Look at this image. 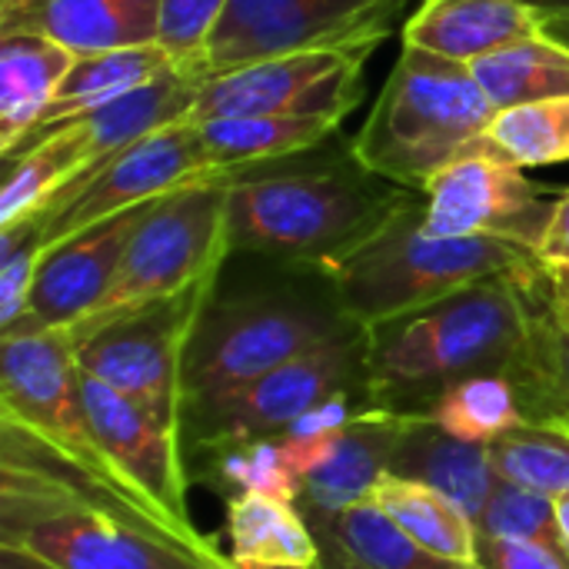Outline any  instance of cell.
I'll return each instance as SVG.
<instances>
[{"instance_id": "obj_1", "label": "cell", "mask_w": 569, "mask_h": 569, "mask_svg": "<svg viewBox=\"0 0 569 569\" xmlns=\"http://www.w3.org/2000/svg\"><path fill=\"white\" fill-rule=\"evenodd\" d=\"M537 270L540 260L370 330L367 393L373 403L400 410V403H430L470 373H510L533 330Z\"/></svg>"}, {"instance_id": "obj_2", "label": "cell", "mask_w": 569, "mask_h": 569, "mask_svg": "<svg viewBox=\"0 0 569 569\" xmlns=\"http://www.w3.org/2000/svg\"><path fill=\"white\" fill-rule=\"evenodd\" d=\"M377 180L357 160L277 173H230L227 253H253L323 277L417 193L397 183L377 187Z\"/></svg>"}, {"instance_id": "obj_3", "label": "cell", "mask_w": 569, "mask_h": 569, "mask_svg": "<svg viewBox=\"0 0 569 569\" xmlns=\"http://www.w3.org/2000/svg\"><path fill=\"white\" fill-rule=\"evenodd\" d=\"M537 257L493 237H433L423 193H410L397 213L350 257L327 270L330 293L347 320L363 330L397 323L483 280L530 270Z\"/></svg>"}, {"instance_id": "obj_4", "label": "cell", "mask_w": 569, "mask_h": 569, "mask_svg": "<svg viewBox=\"0 0 569 569\" xmlns=\"http://www.w3.org/2000/svg\"><path fill=\"white\" fill-rule=\"evenodd\" d=\"M493 117L497 107L470 67L403 47L350 157L373 177L423 193L443 167L473 153H500L490 140Z\"/></svg>"}, {"instance_id": "obj_5", "label": "cell", "mask_w": 569, "mask_h": 569, "mask_svg": "<svg viewBox=\"0 0 569 569\" xmlns=\"http://www.w3.org/2000/svg\"><path fill=\"white\" fill-rule=\"evenodd\" d=\"M350 323L337 300L320 303L293 290L217 297L213 287L183 353V420L240 393Z\"/></svg>"}, {"instance_id": "obj_6", "label": "cell", "mask_w": 569, "mask_h": 569, "mask_svg": "<svg viewBox=\"0 0 569 569\" xmlns=\"http://www.w3.org/2000/svg\"><path fill=\"white\" fill-rule=\"evenodd\" d=\"M227 190L230 173H220L157 197L137 223L110 290L90 317L67 330L70 340H80L123 313L170 300L217 277L230 257Z\"/></svg>"}, {"instance_id": "obj_7", "label": "cell", "mask_w": 569, "mask_h": 569, "mask_svg": "<svg viewBox=\"0 0 569 569\" xmlns=\"http://www.w3.org/2000/svg\"><path fill=\"white\" fill-rule=\"evenodd\" d=\"M0 417L20 423L37 440H43L50 450H57L60 457L77 463L83 473H90L97 483H103L117 497H123V500L137 503L140 510H147L150 517H157L183 547H190L157 513V507L120 473L113 457L103 450V443L87 417V407H83L77 350H73V340L67 330L23 327V330H7L0 337ZM197 557H203V553H197ZM207 563L217 569H240L237 563L233 567H220L213 560H207Z\"/></svg>"}, {"instance_id": "obj_8", "label": "cell", "mask_w": 569, "mask_h": 569, "mask_svg": "<svg viewBox=\"0 0 569 569\" xmlns=\"http://www.w3.org/2000/svg\"><path fill=\"white\" fill-rule=\"evenodd\" d=\"M217 277L170 300L123 313L73 340L77 367L120 390L157 423L183 437V353Z\"/></svg>"}, {"instance_id": "obj_9", "label": "cell", "mask_w": 569, "mask_h": 569, "mask_svg": "<svg viewBox=\"0 0 569 569\" xmlns=\"http://www.w3.org/2000/svg\"><path fill=\"white\" fill-rule=\"evenodd\" d=\"M410 0H230L200 77H213L263 57L300 50L373 53L400 23Z\"/></svg>"}, {"instance_id": "obj_10", "label": "cell", "mask_w": 569, "mask_h": 569, "mask_svg": "<svg viewBox=\"0 0 569 569\" xmlns=\"http://www.w3.org/2000/svg\"><path fill=\"white\" fill-rule=\"evenodd\" d=\"M370 330L350 323L323 343L273 367L240 393L197 410L183 420L197 427V437L210 450H227L247 440H277L293 420L323 403L333 393L367 380Z\"/></svg>"}, {"instance_id": "obj_11", "label": "cell", "mask_w": 569, "mask_h": 569, "mask_svg": "<svg viewBox=\"0 0 569 569\" xmlns=\"http://www.w3.org/2000/svg\"><path fill=\"white\" fill-rule=\"evenodd\" d=\"M203 177H220L210 170L197 123L180 120L173 127H163L113 160H107L100 170L63 183L37 213H30L40 227V243L50 250L53 243L110 220L123 210L153 203L157 197L180 190L193 180Z\"/></svg>"}, {"instance_id": "obj_12", "label": "cell", "mask_w": 569, "mask_h": 569, "mask_svg": "<svg viewBox=\"0 0 569 569\" xmlns=\"http://www.w3.org/2000/svg\"><path fill=\"white\" fill-rule=\"evenodd\" d=\"M367 60L357 50H300L263 57L203 80L190 123L213 117H330L347 120L367 93Z\"/></svg>"}, {"instance_id": "obj_13", "label": "cell", "mask_w": 569, "mask_h": 569, "mask_svg": "<svg viewBox=\"0 0 569 569\" xmlns=\"http://www.w3.org/2000/svg\"><path fill=\"white\" fill-rule=\"evenodd\" d=\"M563 190L537 183L500 153H473L443 167L423 187L433 237H493L530 250L543 247Z\"/></svg>"}, {"instance_id": "obj_14", "label": "cell", "mask_w": 569, "mask_h": 569, "mask_svg": "<svg viewBox=\"0 0 569 569\" xmlns=\"http://www.w3.org/2000/svg\"><path fill=\"white\" fill-rule=\"evenodd\" d=\"M80 393L87 417L103 443V450L113 457L120 473L157 507V513L207 560L220 567H233L230 557H223L210 537H203L187 507V467H183V437L157 423L140 403L123 397L120 390L107 387L103 380L80 370Z\"/></svg>"}, {"instance_id": "obj_15", "label": "cell", "mask_w": 569, "mask_h": 569, "mask_svg": "<svg viewBox=\"0 0 569 569\" xmlns=\"http://www.w3.org/2000/svg\"><path fill=\"white\" fill-rule=\"evenodd\" d=\"M0 550H13L43 569H217L170 537L90 507L3 533Z\"/></svg>"}, {"instance_id": "obj_16", "label": "cell", "mask_w": 569, "mask_h": 569, "mask_svg": "<svg viewBox=\"0 0 569 569\" xmlns=\"http://www.w3.org/2000/svg\"><path fill=\"white\" fill-rule=\"evenodd\" d=\"M147 207L150 203L123 210V213L100 220V223L53 243L50 250H43L37 280L30 290L27 317L13 330H23V327L70 330L83 317H90L97 310V303L103 300V293L110 290V283L120 270L123 250H127L137 223L143 220Z\"/></svg>"}, {"instance_id": "obj_17", "label": "cell", "mask_w": 569, "mask_h": 569, "mask_svg": "<svg viewBox=\"0 0 569 569\" xmlns=\"http://www.w3.org/2000/svg\"><path fill=\"white\" fill-rule=\"evenodd\" d=\"M160 0H0V33H43L70 53L157 43Z\"/></svg>"}, {"instance_id": "obj_18", "label": "cell", "mask_w": 569, "mask_h": 569, "mask_svg": "<svg viewBox=\"0 0 569 569\" xmlns=\"http://www.w3.org/2000/svg\"><path fill=\"white\" fill-rule=\"evenodd\" d=\"M537 30L540 17L530 0H420L403 23V47L473 67Z\"/></svg>"}, {"instance_id": "obj_19", "label": "cell", "mask_w": 569, "mask_h": 569, "mask_svg": "<svg viewBox=\"0 0 569 569\" xmlns=\"http://www.w3.org/2000/svg\"><path fill=\"white\" fill-rule=\"evenodd\" d=\"M403 410H390L373 403L357 423H350L330 457L303 480L300 510L307 520L330 517L370 500L373 487L390 473L393 450L400 440Z\"/></svg>"}, {"instance_id": "obj_20", "label": "cell", "mask_w": 569, "mask_h": 569, "mask_svg": "<svg viewBox=\"0 0 569 569\" xmlns=\"http://www.w3.org/2000/svg\"><path fill=\"white\" fill-rule=\"evenodd\" d=\"M390 473L447 493L473 520L483 513L487 500L493 497L500 483L490 447L450 437L430 420L427 410L400 417V440L393 450Z\"/></svg>"}, {"instance_id": "obj_21", "label": "cell", "mask_w": 569, "mask_h": 569, "mask_svg": "<svg viewBox=\"0 0 569 569\" xmlns=\"http://www.w3.org/2000/svg\"><path fill=\"white\" fill-rule=\"evenodd\" d=\"M200 87H203V77L180 70V67H170L160 77H153L150 83L123 93L120 100L70 120L87 137V167L73 180L100 170L107 160H113L117 153H123L137 140H143L163 127H173L180 120H190V110L200 97Z\"/></svg>"}, {"instance_id": "obj_22", "label": "cell", "mask_w": 569, "mask_h": 569, "mask_svg": "<svg viewBox=\"0 0 569 569\" xmlns=\"http://www.w3.org/2000/svg\"><path fill=\"white\" fill-rule=\"evenodd\" d=\"M320 543V569H487L420 547L373 500L310 520Z\"/></svg>"}, {"instance_id": "obj_23", "label": "cell", "mask_w": 569, "mask_h": 569, "mask_svg": "<svg viewBox=\"0 0 569 569\" xmlns=\"http://www.w3.org/2000/svg\"><path fill=\"white\" fill-rule=\"evenodd\" d=\"M73 60L77 53L43 33H0V157L30 137Z\"/></svg>"}, {"instance_id": "obj_24", "label": "cell", "mask_w": 569, "mask_h": 569, "mask_svg": "<svg viewBox=\"0 0 569 569\" xmlns=\"http://www.w3.org/2000/svg\"><path fill=\"white\" fill-rule=\"evenodd\" d=\"M230 560L240 569H320V543L297 503L233 493L227 497Z\"/></svg>"}, {"instance_id": "obj_25", "label": "cell", "mask_w": 569, "mask_h": 569, "mask_svg": "<svg viewBox=\"0 0 569 569\" xmlns=\"http://www.w3.org/2000/svg\"><path fill=\"white\" fill-rule=\"evenodd\" d=\"M340 130V120L330 117H213L197 123L203 157L213 173H240L263 160H283L303 150L320 147Z\"/></svg>"}, {"instance_id": "obj_26", "label": "cell", "mask_w": 569, "mask_h": 569, "mask_svg": "<svg viewBox=\"0 0 569 569\" xmlns=\"http://www.w3.org/2000/svg\"><path fill=\"white\" fill-rule=\"evenodd\" d=\"M170 67L173 63L167 60V53L157 43L80 53L27 140H37V137H43V133H50V130L90 113V110H97V107H107V103L120 100L123 93L150 83L153 77H160Z\"/></svg>"}, {"instance_id": "obj_27", "label": "cell", "mask_w": 569, "mask_h": 569, "mask_svg": "<svg viewBox=\"0 0 569 569\" xmlns=\"http://www.w3.org/2000/svg\"><path fill=\"white\" fill-rule=\"evenodd\" d=\"M370 500L420 547H427L440 557L460 560V563H480L477 520L447 493H440L427 483L387 473L373 487Z\"/></svg>"}, {"instance_id": "obj_28", "label": "cell", "mask_w": 569, "mask_h": 569, "mask_svg": "<svg viewBox=\"0 0 569 569\" xmlns=\"http://www.w3.org/2000/svg\"><path fill=\"white\" fill-rule=\"evenodd\" d=\"M87 167V137L77 123H63L3 157L0 230L37 213L63 183Z\"/></svg>"}, {"instance_id": "obj_29", "label": "cell", "mask_w": 569, "mask_h": 569, "mask_svg": "<svg viewBox=\"0 0 569 569\" xmlns=\"http://www.w3.org/2000/svg\"><path fill=\"white\" fill-rule=\"evenodd\" d=\"M430 420L457 440L493 447L530 420L520 383L503 370L453 380L427 403Z\"/></svg>"}, {"instance_id": "obj_30", "label": "cell", "mask_w": 569, "mask_h": 569, "mask_svg": "<svg viewBox=\"0 0 569 569\" xmlns=\"http://www.w3.org/2000/svg\"><path fill=\"white\" fill-rule=\"evenodd\" d=\"M470 70L497 110L569 97V47L543 30L477 60Z\"/></svg>"}, {"instance_id": "obj_31", "label": "cell", "mask_w": 569, "mask_h": 569, "mask_svg": "<svg viewBox=\"0 0 569 569\" xmlns=\"http://www.w3.org/2000/svg\"><path fill=\"white\" fill-rule=\"evenodd\" d=\"M500 480L530 487L553 500L569 497V417L537 413L490 447Z\"/></svg>"}, {"instance_id": "obj_32", "label": "cell", "mask_w": 569, "mask_h": 569, "mask_svg": "<svg viewBox=\"0 0 569 569\" xmlns=\"http://www.w3.org/2000/svg\"><path fill=\"white\" fill-rule=\"evenodd\" d=\"M530 403L537 400L540 413L569 417V317L560 313L543 287V263L533 280V330L523 357L510 370Z\"/></svg>"}, {"instance_id": "obj_33", "label": "cell", "mask_w": 569, "mask_h": 569, "mask_svg": "<svg viewBox=\"0 0 569 569\" xmlns=\"http://www.w3.org/2000/svg\"><path fill=\"white\" fill-rule=\"evenodd\" d=\"M490 140L523 170L569 163V97L497 110Z\"/></svg>"}, {"instance_id": "obj_34", "label": "cell", "mask_w": 569, "mask_h": 569, "mask_svg": "<svg viewBox=\"0 0 569 569\" xmlns=\"http://www.w3.org/2000/svg\"><path fill=\"white\" fill-rule=\"evenodd\" d=\"M477 530L480 537L490 540H537V543L567 547L557 520V500L510 480L497 483L493 497L477 517Z\"/></svg>"}, {"instance_id": "obj_35", "label": "cell", "mask_w": 569, "mask_h": 569, "mask_svg": "<svg viewBox=\"0 0 569 569\" xmlns=\"http://www.w3.org/2000/svg\"><path fill=\"white\" fill-rule=\"evenodd\" d=\"M217 473L223 487L233 493H260V497H277L287 503H300L303 483L287 463L280 440H247L227 450H217Z\"/></svg>"}, {"instance_id": "obj_36", "label": "cell", "mask_w": 569, "mask_h": 569, "mask_svg": "<svg viewBox=\"0 0 569 569\" xmlns=\"http://www.w3.org/2000/svg\"><path fill=\"white\" fill-rule=\"evenodd\" d=\"M230 0H160L157 13V47L180 70L200 77V60L220 27Z\"/></svg>"}, {"instance_id": "obj_37", "label": "cell", "mask_w": 569, "mask_h": 569, "mask_svg": "<svg viewBox=\"0 0 569 569\" xmlns=\"http://www.w3.org/2000/svg\"><path fill=\"white\" fill-rule=\"evenodd\" d=\"M40 257L43 243L33 217H23L0 230V333L13 330L27 317Z\"/></svg>"}, {"instance_id": "obj_38", "label": "cell", "mask_w": 569, "mask_h": 569, "mask_svg": "<svg viewBox=\"0 0 569 569\" xmlns=\"http://www.w3.org/2000/svg\"><path fill=\"white\" fill-rule=\"evenodd\" d=\"M373 407V403H370ZM370 407H357L353 403V397H350V390H343V393H333V397H327L323 403H317L313 410H307L300 420H293L280 437H287V440H317V437H333V433H340V430H347L350 423H357Z\"/></svg>"}, {"instance_id": "obj_39", "label": "cell", "mask_w": 569, "mask_h": 569, "mask_svg": "<svg viewBox=\"0 0 569 569\" xmlns=\"http://www.w3.org/2000/svg\"><path fill=\"white\" fill-rule=\"evenodd\" d=\"M540 263H569V190H563L557 213L550 220V230L543 237V247L537 253Z\"/></svg>"}, {"instance_id": "obj_40", "label": "cell", "mask_w": 569, "mask_h": 569, "mask_svg": "<svg viewBox=\"0 0 569 569\" xmlns=\"http://www.w3.org/2000/svg\"><path fill=\"white\" fill-rule=\"evenodd\" d=\"M543 287L550 303L569 317V263H543Z\"/></svg>"}, {"instance_id": "obj_41", "label": "cell", "mask_w": 569, "mask_h": 569, "mask_svg": "<svg viewBox=\"0 0 569 569\" xmlns=\"http://www.w3.org/2000/svg\"><path fill=\"white\" fill-rule=\"evenodd\" d=\"M540 17V30L550 33L553 40L567 43L569 47V13H557V10H537Z\"/></svg>"}, {"instance_id": "obj_42", "label": "cell", "mask_w": 569, "mask_h": 569, "mask_svg": "<svg viewBox=\"0 0 569 569\" xmlns=\"http://www.w3.org/2000/svg\"><path fill=\"white\" fill-rule=\"evenodd\" d=\"M0 563H3V567H17V569H43L40 563H33V560L20 557V553H13V550H0Z\"/></svg>"}, {"instance_id": "obj_43", "label": "cell", "mask_w": 569, "mask_h": 569, "mask_svg": "<svg viewBox=\"0 0 569 569\" xmlns=\"http://www.w3.org/2000/svg\"><path fill=\"white\" fill-rule=\"evenodd\" d=\"M557 520H560V533H563V543L569 550V497L557 500Z\"/></svg>"}]
</instances>
